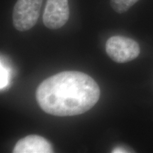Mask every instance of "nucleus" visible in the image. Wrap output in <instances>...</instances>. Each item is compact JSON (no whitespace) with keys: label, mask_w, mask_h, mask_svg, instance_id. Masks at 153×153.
<instances>
[{"label":"nucleus","mask_w":153,"mask_h":153,"mask_svg":"<svg viewBox=\"0 0 153 153\" xmlns=\"http://www.w3.org/2000/svg\"><path fill=\"white\" fill-rule=\"evenodd\" d=\"M41 109L56 116L85 114L98 102L99 85L88 74L78 71H64L47 78L36 93Z\"/></svg>","instance_id":"f257e3e1"},{"label":"nucleus","mask_w":153,"mask_h":153,"mask_svg":"<svg viewBox=\"0 0 153 153\" xmlns=\"http://www.w3.org/2000/svg\"><path fill=\"white\" fill-rule=\"evenodd\" d=\"M43 0H17L13 9V24L19 31L30 30L36 24Z\"/></svg>","instance_id":"f03ea898"},{"label":"nucleus","mask_w":153,"mask_h":153,"mask_svg":"<svg viewBox=\"0 0 153 153\" xmlns=\"http://www.w3.org/2000/svg\"><path fill=\"white\" fill-rule=\"evenodd\" d=\"M106 52L117 63H126L135 60L140 53L139 44L130 38L121 36H111L107 40Z\"/></svg>","instance_id":"7ed1b4c3"},{"label":"nucleus","mask_w":153,"mask_h":153,"mask_svg":"<svg viewBox=\"0 0 153 153\" xmlns=\"http://www.w3.org/2000/svg\"><path fill=\"white\" fill-rule=\"evenodd\" d=\"M70 17L68 0H47L43 15V24L47 28L56 30L62 27Z\"/></svg>","instance_id":"20e7f679"},{"label":"nucleus","mask_w":153,"mask_h":153,"mask_svg":"<svg viewBox=\"0 0 153 153\" xmlns=\"http://www.w3.org/2000/svg\"><path fill=\"white\" fill-rule=\"evenodd\" d=\"M14 153H52L51 143L44 137L30 135L19 140L14 146Z\"/></svg>","instance_id":"39448f33"},{"label":"nucleus","mask_w":153,"mask_h":153,"mask_svg":"<svg viewBox=\"0 0 153 153\" xmlns=\"http://www.w3.org/2000/svg\"><path fill=\"white\" fill-rule=\"evenodd\" d=\"M139 0H110L111 5L116 13L123 14L127 11Z\"/></svg>","instance_id":"423d86ee"},{"label":"nucleus","mask_w":153,"mask_h":153,"mask_svg":"<svg viewBox=\"0 0 153 153\" xmlns=\"http://www.w3.org/2000/svg\"><path fill=\"white\" fill-rule=\"evenodd\" d=\"M1 89H3L4 88H5L7 87V85H8V82H9V72L7 71V70L2 65V62H1Z\"/></svg>","instance_id":"0eeeda50"},{"label":"nucleus","mask_w":153,"mask_h":153,"mask_svg":"<svg viewBox=\"0 0 153 153\" xmlns=\"http://www.w3.org/2000/svg\"><path fill=\"white\" fill-rule=\"evenodd\" d=\"M113 153H119V152H128V151L123 148H116L112 150Z\"/></svg>","instance_id":"6e6552de"}]
</instances>
